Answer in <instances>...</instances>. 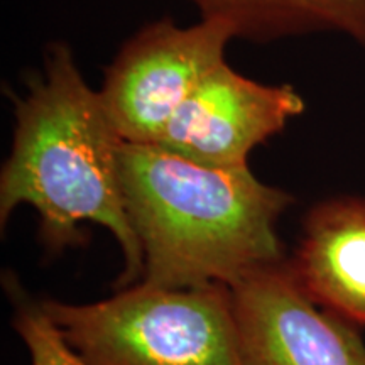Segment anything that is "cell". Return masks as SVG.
Listing matches in <instances>:
<instances>
[{"mask_svg":"<svg viewBox=\"0 0 365 365\" xmlns=\"http://www.w3.org/2000/svg\"><path fill=\"white\" fill-rule=\"evenodd\" d=\"M26 97L14 98L12 150L0 175L2 227L19 205L38 212L39 235L51 254L81 245L83 222L115 237L125 267L117 289L137 284L144 257L125 207L120 149L125 143L108 118L98 91L86 83L75 54L54 43L44 70L27 80Z\"/></svg>","mask_w":365,"mask_h":365,"instance_id":"6da1fadb","label":"cell"},{"mask_svg":"<svg viewBox=\"0 0 365 365\" xmlns=\"http://www.w3.org/2000/svg\"><path fill=\"white\" fill-rule=\"evenodd\" d=\"M120 173L143 249V284L232 289L286 261L276 225L294 198L249 166L212 168L159 145L124 143Z\"/></svg>","mask_w":365,"mask_h":365,"instance_id":"7a4b0ae2","label":"cell"},{"mask_svg":"<svg viewBox=\"0 0 365 365\" xmlns=\"http://www.w3.org/2000/svg\"><path fill=\"white\" fill-rule=\"evenodd\" d=\"M41 307L88 365H244L227 286L137 282L97 303Z\"/></svg>","mask_w":365,"mask_h":365,"instance_id":"3957f363","label":"cell"},{"mask_svg":"<svg viewBox=\"0 0 365 365\" xmlns=\"http://www.w3.org/2000/svg\"><path fill=\"white\" fill-rule=\"evenodd\" d=\"M235 39L220 21L180 27L173 19L148 24L122 46L105 70L100 98L118 135L156 145L178 108Z\"/></svg>","mask_w":365,"mask_h":365,"instance_id":"277c9868","label":"cell"},{"mask_svg":"<svg viewBox=\"0 0 365 365\" xmlns=\"http://www.w3.org/2000/svg\"><path fill=\"white\" fill-rule=\"evenodd\" d=\"M304 110L294 86L259 83L222 61L182 102L156 145L205 166H249V154Z\"/></svg>","mask_w":365,"mask_h":365,"instance_id":"5b68a950","label":"cell"},{"mask_svg":"<svg viewBox=\"0 0 365 365\" xmlns=\"http://www.w3.org/2000/svg\"><path fill=\"white\" fill-rule=\"evenodd\" d=\"M244 365H365L357 327L318 307L289 262L232 287Z\"/></svg>","mask_w":365,"mask_h":365,"instance_id":"8992f818","label":"cell"},{"mask_svg":"<svg viewBox=\"0 0 365 365\" xmlns=\"http://www.w3.org/2000/svg\"><path fill=\"white\" fill-rule=\"evenodd\" d=\"M289 267L318 307L365 327V196L313 205Z\"/></svg>","mask_w":365,"mask_h":365,"instance_id":"52a82bcc","label":"cell"},{"mask_svg":"<svg viewBox=\"0 0 365 365\" xmlns=\"http://www.w3.org/2000/svg\"><path fill=\"white\" fill-rule=\"evenodd\" d=\"M202 19L220 21L237 39L271 43L339 34L365 49V0H190Z\"/></svg>","mask_w":365,"mask_h":365,"instance_id":"ba28073f","label":"cell"},{"mask_svg":"<svg viewBox=\"0 0 365 365\" xmlns=\"http://www.w3.org/2000/svg\"><path fill=\"white\" fill-rule=\"evenodd\" d=\"M14 327L24 340L33 365H88L68 345L41 303L17 304Z\"/></svg>","mask_w":365,"mask_h":365,"instance_id":"9c48e42d","label":"cell"}]
</instances>
